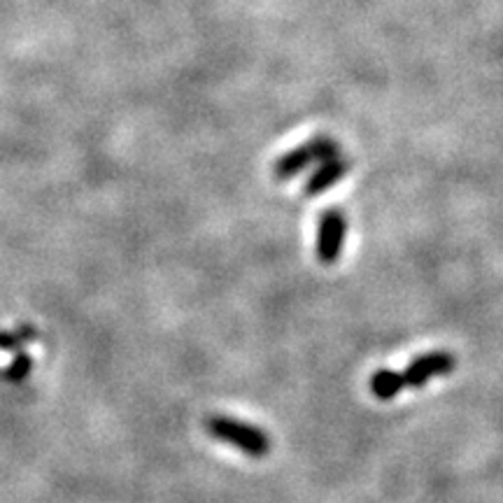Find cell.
Returning <instances> with one entry per match:
<instances>
[{"label":"cell","instance_id":"obj_1","mask_svg":"<svg viewBox=\"0 0 503 503\" xmlns=\"http://www.w3.org/2000/svg\"><path fill=\"white\" fill-rule=\"evenodd\" d=\"M206 431L213 438L222 443H229L235 450H241L242 454L252 459L269 457L270 453V438L263 429L254 425H247L241 419L224 417V415H215L206 422Z\"/></svg>","mask_w":503,"mask_h":503},{"label":"cell","instance_id":"obj_2","mask_svg":"<svg viewBox=\"0 0 503 503\" xmlns=\"http://www.w3.org/2000/svg\"><path fill=\"white\" fill-rule=\"evenodd\" d=\"M334 157H341V145L331 138H315L301 147H294L287 154L273 163V178L275 179H291L303 173L306 168L313 163L329 161Z\"/></svg>","mask_w":503,"mask_h":503},{"label":"cell","instance_id":"obj_3","mask_svg":"<svg viewBox=\"0 0 503 503\" xmlns=\"http://www.w3.org/2000/svg\"><path fill=\"white\" fill-rule=\"evenodd\" d=\"M454 366H457V359H454L453 352H445V350H434V352L419 354L417 359H413L401 370L403 387H413V389L425 387L426 382L453 373Z\"/></svg>","mask_w":503,"mask_h":503},{"label":"cell","instance_id":"obj_4","mask_svg":"<svg viewBox=\"0 0 503 503\" xmlns=\"http://www.w3.org/2000/svg\"><path fill=\"white\" fill-rule=\"evenodd\" d=\"M347 233V219L341 210H326L317 224V259L325 266H334L343 254Z\"/></svg>","mask_w":503,"mask_h":503},{"label":"cell","instance_id":"obj_5","mask_svg":"<svg viewBox=\"0 0 503 503\" xmlns=\"http://www.w3.org/2000/svg\"><path fill=\"white\" fill-rule=\"evenodd\" d=\"M347 170H350V161L343 157H334L329 159V161L317 163L315 173L307 178L306 189L303 191H306V196L325 194V191H329L335 182H341V179L345 178Z\"/></svg>","mask_w":503,"mask_h":503},{"label":"cell","instance_id":"obj_6","mask_svg":"<svg viewBox=\"0 0 503 503\" xmlns=\"http://www.w3.org/2000/svg\"><path fill=\"white\" fill-rule=\"evenodd\" d=\"M370 391H373L375 398H380V401H391V398H397L403 389V378L398 370H391V369H378L373 375H370V382H369Z\"/></svg>","mask_w":503,"mask_h":503},{"label":"cell","instance_id":"obj_7","mask_svg":"<svg viewBox=\"0 0 503 503\" xmlns=\"http://www.w3.org/2000/svg\"><path fill=\"white\" fill-rule=\"evenodd\" d=\"M31 369H33V361H31V357H28L26 352H17L14 354V359H12L10 366H7L5 378L10 382H23L28 375H31Z\"/></svg>","mask_w":503,"mask_h":503},{"label":"cell","instance_id":"obj_8","mask_svg":"<svg viewBox=\"0 0 503 503\" xmlns=\"http://www.w3.org/2000/svg\"><path fill=\"white\" fill-rule=\"evenodd\" d=\"M19 338L17 335L7 334V331H0V350H17Z\"/></svg>","mask_w":503,"mask_h":503}]
</instances>
